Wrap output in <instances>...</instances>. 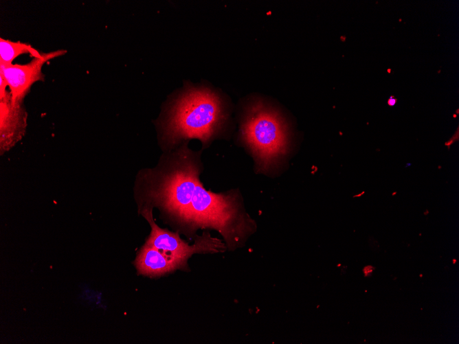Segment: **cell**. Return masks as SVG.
Wrapping results in <instances>:
<instances>
[{"instance_id": "7", "label": "cell", "mask_w": 459, "mask_h": 344, "mask_svg": "<svg viewBox=\"0 0 459 344\" xmlns=\"http://www.w3.org/2000/svg\"><path fill=\"white\" fill-rule=\"evenodd\" d=\"M135 267L139 274L151 277H159L177 269L183 270L177 261L146 244L136 257Z\"/></svg>"}, {"instance_id": "2", "label": "cell", "mask_w": 459, "mask_h": 344, "mask_svg": "<svg viewBox=\"0 0 459 344\" xmlns=\"http://www.w3.org/2000/svg\"><path fill=\"white\" fill-rule=\"evenodd\" d=\"M218 94L203 87H190L172 102L162 123V139L172 147L191 139L207 146L223 129L226 120Z\"/></svg>"}, {"instance_id": "5", "label": "cell", "mask_w": 459, "mask_h": 344, "mask_svg": "<svg viewBox=\"0 0 459 344\" xmlns=\"http://www.w3.org/2000/svg\"><path fill=\"white\" fill-rule=\"evenodd\" d=\"M66 50L59 49L48 53H42L40 57L33 58L23 65L0 64V74L4 78L12 99L14 102H22L23 98L36 82L44 80L42 71L43 65L51 59L64 55Z\"/></svg>"}, {"instance_id": "11", "label": "cell", "mask_w": 459, "mask_h": 344, "mask_svg": "<svg viewBox=\"0 0 459 344\" xmlns=\"http://www.w3.org/2000/svg\"><path fill=\"white\" fill-rule=\"evenodd\" d=\"M410 165H411V163H407V164L405 165V167L407 168V167L410 166Z\"/></svg>"}, {"instance_id": "8", "label": "cell", "mask_w": 459, "mask_h": 344, "mask_svg": "<svg viewBox=\"0 0 459 344\" xmlns=\"http://www.w3.org/2000/svg\"><path fill=\"white\" fill-rule=\"evenodd\" d=\"M25 54H28L33 58L40 57L42 55L29 44L0 38V64L12 65L15 58Z\"/></svg>"}, {"instance_id": "3", "label": "cell", "mask_w": 459, "mask_h": 344, "mask_svg": "<svg viewBox=\"0 0 459 344\" xmlns=\"http://www.w3.org/2000/svg\"><path fill=\"white\" fill-rule=\"evenodd\" d=\"M240 135L261 171L273 169L289 150V134L285 122L277 112L261 102L256 101L247 107L241 122Z\"/></svg>"}, {"instance_id": "13", "label": "cell", "mask_w": 459, "mask_h": 344, "mask_svg": "<svg viewBox=\"0 0 459 344\" xmlns=\"http://www.w3.org/2000/svg\"><path fill=\"white\" fill-rule=\"evenodd\" d=\"M445 269H446L447 271H448V270H449V267H448V266H446V267H445Z\"/></svg>"}, {"instance_id": "1", "label": "cell", "mask_w": 459, "mask_h": 344, "mask_svg": "<svg viewBox=\"0 0 459 344\" xmlns=\"http://www.w3.org/2000/svg\"><path fill=\"white\" fill-rule=\"evenodd\" d=\"M200 172L197 154L183 144L158 167L144 173L148 205L159 208L185 234L194 236L199 229H212L220 233L228 249L241 246L256 225L244 209L240 194L235 190L219 194L207 190Z\"/></svg>"}, {"instance_id": "4", "label": "cell", "mask_w": 459, "mask_h": 344, "mask_svg": "<svg viewBox=\"0 0 459 344\" xmlns=\"http://www.w3.org/2000/svg\"><path fill=\"white\" fill-rule=\"evenodd\" d=\"M142 215L148 222L151 231L145 244L153 246L166 255L177 261L186 270L188 259L194 253H214L224 251L227 246L220 239L213 238L208 232L195 237L194 243L188 244L178 233L159 227L154 221L151 207H144Z\"/></svg>"}, {"instance_id": "9", "label": "cell", "mask_w": 459, "mask_h": 344, "mask_svg": "<svg viewBox=\"0 0 459 344\" xmlns=\"http://www.w3.org/2000/svg\"><path fill=\"white\" fill-rule=\"evenodd\" d=\"M375 269V267L371 265H368L363 267V272L364 274L365 277H370L372 274L373 273L374 270Z\"/></svg>"}, {"instance_id": "6", "label": "cell", "mask_w": 459, "mask_h": 344, "mask_svg": "<svg viewBox=\"0 0 459 344\" xmlns=\"http://www.w3.org/2000/svg\"><path fill=\"white\" fill-rule=\"evenodd\" d=\"M27 126V113L21 102H14L10 92L0 98V150H9L23 136Z\"/></svg>"}, {"instance_id": "10", "label": "cell", "mask_w": 459, "mask_h": 344, "mask_svg": "<svg viewBox=\"0 0 459 344\" xmlns=\"http://www.w3.org/2000/svg\"><path fill=\"white\" fill-rule=\"evenodd\" d=\"M396 102V100L393 96H391L388 100V105L391 106L395 105Z\"/></svg>"}, {"instance_id": "12", "label": "cell", "mask_w": 459, "mask_h": 344, "mask_svg": "<svg viewBox=\"0 0 459 344\" xmlns=\"http://www.w3.org/2000/svg\"><path fill=\"white\" fill-rule=\"evenodd\" d=\"M456 262V260H453V263L455 264Z\"/></svg>"}]
</instances>
